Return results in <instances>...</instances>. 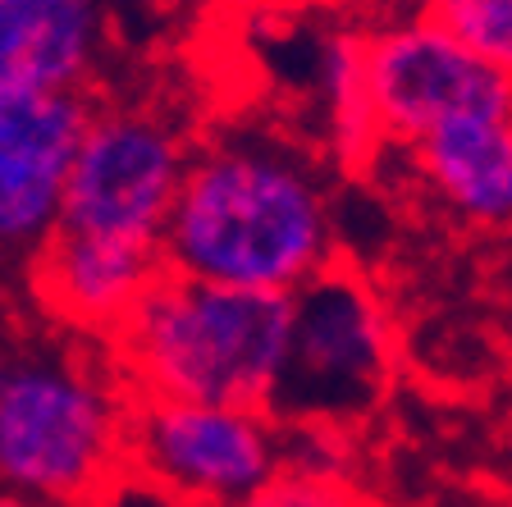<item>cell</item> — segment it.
Segmentation results:
<instances>
[{
	"label": "cell",
	"instance_id": "52a82bcc",
	"mask_svg": "<svg viewBox=\"0 0 512 507\" xmlns=\"http://www.w3.org/2000/svg\"><path fill=\"white\" fill-rule=\"evenodd\" d=\"M366 83L384 142L407 147L444 119L503 115L512 83L458 46L430 14L366 28Z\"/></svg>",
	"mask_w": 512,
	"mask_h": 507
},
{
	"label": "cell",
	"instance_id": "8992f818",
	"mask_svg": "<svg viewBox=\"0 0 512 507\" xmlns=\"http://www.w3.org/2000/svg\"><path fill=\"white\" fill-rule=\"evenodd\" d=\"M288 462V430L266 407L133 398L128 476L179 507H252Z\"/></svg>",
	"mask_w": 512,
	"mask_h": 507
},
{
	"label": "cell",
	"instance_id": "6da1fadb",
	"mask_svg": "<svg viewBox=\"0 0 512 507\" xmlns=\"http://www.w3.org/2000/svg\"><path fill=\"white\" fill-rule=\"evenodd\" d=\"M339 247L334 179L316 147L270 124H224L192 142L160 233L174 275L247 293H298Z\"/></svg>",
	"mask_w": 512,
	"mask_h": 507
},
{
	"label": "cell",
	"instance_id": "4fadbf2b",
	"mask_svg": "<svg viewBox=\"0 0 512 507\" xmlns=\"http://www.w3.org/2000/svg\"><path fill=\"white\" fill-rule=\"evenodd\" d=\"M426 14L512 83V0H430Z\"/></svg>",
	"mask_w": 512,
	"mask_h": 507
},
{
	"label": "cell",
	"instance_id": "5b68a950",
	"mask_svg": "<svg viewBox=\"0 0 512 507\" xmlns=\"http://www.w3.org/2000/svg\"><path fill=\"white\" fill-rule=\"evenodd\" d=\"M192 128L156 101H92L64 174L55 233L151 247L179 197Z\"/></svg>",
	"mask_w": 512,
	"mask_h": 507
},
{
	"label": "cell",
	"instance_id": "7a4b0ae2",
	"mask_svg": "<svg viewBox=\"0 0 512 507\" xmlns=\"http://www.w3.org/2000/svg\"><path fill=\"white\" fill-rule=\"evenodd\" d=\"M133 393L101 343L0 338V494L87 507L128 476Z\"/></svg>",
	"mask_w": 512,
	"mask_h": 507
},
{
	"label": "cell",
	"instance_id": "ac0fdd59",
	"mask_svg": "<svg viewBox=\"0 0 512 507\" xmlns=\"http://www.w3.org/2000/svg\"><path fill=\"white\" fill-rule=\"evenodd\" d=\"M503 119H508V128H512V96H508V110H503Z\"/></svg>",
	"mask_w": 512,
	"mask_h": 507
},
{
	"label": "cell",
	"instance_id": "e0dca14e",
	"mask_svg": "<svg viewBox=\"0 0 512 507\" xmlns=\"http://www.w3.org/2000/svg\"><path fill=\"white\" fill-rule=\"evenodd\" d=\"M0 507H32V503H23V498H14V494H0Z\"/></svg>",
	"mask_w": 512,
	"mask_h": 507
},
{
	"label": "cell",
	"instance_id": "7c38bea8",
	"mask_svg": "<svg viewBox=\"0 0 512 507\" xmlns=\"http://www.w3.org/2000/svg\"><path fill=\"white\" fill-rule=\"evenodd\" d=\"M307 69L302 87L316 110V128L339 169H366L384 147L375 119L371 83H366V23L325 19L307 32Z\"/></svg>",
	"mask_w": 512,
	"mask_h": 507
},
{
	"label": "cell",
	"instance_id": "2e32d148",
	"mask_svg": "<svg viewBox=\"0 0 512 507\" xmlns=\"http://www.w3.org/2000/svg\"><path fill=\"white\" fill-rule=\"evenodd\" d=\"M87 507H179V503H170V498L160 494V489H151L147 480L124 476L119 485H110L106 494L96 498V503H87Z\"/></svg>",
	"mask_w": 512,
	"mask_h": 507
},
{
	"label": "cell",
	"instance_id": "277c9868",
	"mask_svg": "<svg viewBox=\"0 0 512 507\" xmlns=\"http://www.w3.org/2000/svg\"><path fill=\"white\" fill-rule=\"evenodd\" d=\"M398 370L394 316L352 265H325L288 293V348L266 412L284 430H325L380 412Z\"/></svg>",
	"mask_w": 512,
	"mask_h": 507
},
{
	"label": "cell",
	"instance_id": "30bf717a",
	"mask_svg": "<svg viewBox=\"0 0 512 507\" xmlns=\"http://www.w3.org/2000/svg\"><path fill=\"white\" fill-rule=\"evenodd\" d=\"M110 42V0H0V83L87 96Z\"/></svg>",
	"mask_w": 512,
	"mask_h": 507
},
{
	"label": "cell",
	"instance_id": "ffe728a7",
	"mask_svg": "<svg viewBox=\"0 0 512 507\" xmlns=\"http://www.w3.org/2000/svg\"><path fill=\"white\" fill-rule=\"evenodd\" d=\"M151 5H156V0H151Z\"/></svg>",
	"mask_w": 512,
	"mask_h": 507
},
{
	"label": "cell",
	"instance_id": "44dd1931",
	"mask_svg": "<svg viewBox=\"0 0 512 507\" xmlns=\"http://www.w3.org/2000/svg\"><path fill=\"white\" fill-rule=\"evenodd\" d=\"M252 507H256V503H252Z\"/></svg>",
	"mask_w": 512,
	"mask_h": 507
},
{
	"label": "cell",
	"instance_id": "ba28073f",
	"mask_svg": "<svg viewBox=\"0 0 512 507\" xmlns=\"http://www.w3.org/2000/svg\"><path fill=\"white\" fill-rule=\"evenodd\" d=\"M92 96L0 83V265L28 261L55 233L64 174Z\"/></svg>",
	"mask_w": 512,
	"mask_h": 507
},
{
	"label": "cell",
	"instance_id": "8fae6325",
	"mask_svg": "<svg viewBox=\"0 0 512 507\" xmlns=\"http://www.w3.org/2000/svg\"><path fill=\"white\" fill-rule=\"evenodd\" d=\"M439 211L485 233H512V128L503 115H458L407 142Z\"/></svg>",
	"mask_w": 512,
	"mask_h": 507
},
{
	"label": "cell",
	"instance_id": "5bb4252c",
	"mask_svg": "<svg viewBox=\"0 0 512 507\" xmlns=\"http://www.w3.org/2000/svg\"><path fill=\"white\" fill-rule=\"evenodd\" d=\"M256 507H357L339 471H307V466H284V476L256 498Z\"/></svg>",
	"mask_w": 512,
	"mask_h": 507
},
{
	"label": "cell",
	"instance_id": "d6986e66",
	"mask_svg": "<svg viewBox=\"0 0 512 507\" xmlns=\"http://www.w3.org/2000/svg\"><path fill=\"white\" fill-rule=\"evenodd\" d=\"M508 334H512V311H508Z\"/></svg>",
	"mask_w": 512,
	"mask_h": 507
},
{
	"label": "cell",
	"instance_id": "9a60e30c",
	"mask_svg": "<svg viewBox=\"0 0 512 507\" xmlns=\"http://www.w3.org/2000/svg\"><path fill=\"white\" fill-rule=\"evenodd\" d=\"M339 5L343 19H357V23H389V19H407V14H426L430 0H330Z\"/></svg>",
	"mask_w": 512,
	"mask_h": 507
},
{
	"label": "cell",
	"instance_id": "3957f363",
	"mask_svg": "<svg viewBox=\"0 0 512 507\" xmlns=\"http://www.w3.org/2000/svg\"><path fill=\"white\" fill-rule=\"evenodd\" d=\"M101 348L133 398L270 407L288 348V297L165 270Z\"/></svg>",
	"mask_w": 512,
	"mask_h": 507
},
{
	"label": "cell",
	"instance_id": "9c48e42d",
	"mask_svg": "<svg viewBox=\"0 0 512 507\" xmlns=\"http://www.w3.org/2000/svg\"><path fill=\"white\" fill-rule=\"evenodd\" d=\"M160 275L165 261L151 247L101 243L78 233H51L23 261V284L46 329L83 343H106Z\"/></svg>",
	"mask_w": 512,
	"mask_h": 507
}]
</instances>
